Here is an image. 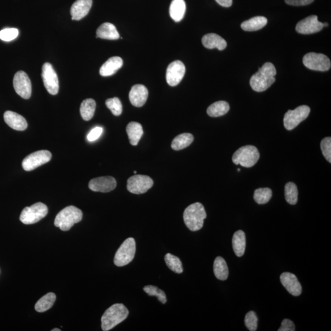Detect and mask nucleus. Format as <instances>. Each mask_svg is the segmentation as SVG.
I'll return each mask as SVG.
<instances>
[{"label":"nucleus","mask_w":331,"mask_h":331,"mask_svg":"<svg viewBox=\"0 0 331 331\" xmlns=\"http://www.w3.org/2000/svg\"><path fill=\"white\" fill-rule=\"evenodd\" d=\"M194 141V137L190 133H183L177 136L172 141L171 147L175 150L187 148Z\"/></svg>","instance_id":"7c9ffc66"},{"label":"nucleus","mask_w":331,"mask_h":331,"mask_svg":"<svg viewBox=\"0 0 331 331\" xmlns=\"http://www.w3.org/2000/svg\"><path fill=\"white\" fill-rule=\"evenodd\" d=\"M186 68L180 60H176L169 65L166 70V81L169 86H177L185 75Z\"/></svg>","instance_id":"4468645a"},{"label":"nucleus","mask_w":331,"mask_h":331,"mask_svg":"<svg viewBox=\"0 0 331 331\" xmlns=\"http://www.w3.org/2000/svg\"><path fill=\"white\" fill-rule=\"evenodd\" d=\"M314 0H285L287 4L292 6H304L311 4Z\"/></svg>","instance_id":"37998d69"},{"label":"nucleus","mask_w":331,"mask_h":331,"mask_svg":"<svg viewBox=\"0 0 331 331\" xmlns=\"http://www.w3.org/2000/svg\"><path fill=\"white\" fill-rule=\"evenodd\" d=\"M144 291L150 296H155L158 298V300L163 304H165L167 302L166 294L162 290L158 288L157 287L152 285L145 286Z\"/></svg>","instance_id":"c9c22d12"},{"label":"nucleus","mask_w":331,"mask_h":331,"mask_svg":"<svg viewBox=\"0 0 331 331\" xmlns=\"http://www.w3.org/2000/svg\"><path fill=\"white\" fill-rule=\"evenodd\" d=\"M230 107L226 101H217L208 108L207 113L209 116L212 117H218L224 116L228 113Z\"/></svg>","instance_id":"c85d7f7f"},{"label":"nucleus","mask_w":331,"mask_h":331,"mask_svg":"<svg viewBox=\"0 0 331 331\" xmlns=\"http://www.w3.org/2000/svg\"><path fill=\"white\" fill-rule=\"evenodd\" d=\"M277 70L272 63L267 62L259 68L250 81L251 88L254 91L262 92L269 89L275 83Z\"/></svg>","instance_id":"f257e3e1"},{"label":"nucleus","mask_w":331,"mask_h":331,"mask_svg":"<svg viewBox=\"0 0 331 331\" xmlns=\"http://www.w3.org/2000/svg\"><path fill=\"white\" fill-rule=\"evenodd\" d=\"M106 105L110 109L114 116H119L122 113V105L121 101L118 98H109L106 101Z\"/></svg>","instance_id":"e433bc0d"},{"label":"nucleus","mask_w":331,"mask_h":331,"mask_svg":"<svg viewBox=\"0 0 331 331\" xmlns=\"http://www.w3.org/2000/svg\"><path fill=\"white\" fill-rule=\"evenodd\" d=\"M202 45L207 49L217 48L222 51L226 48L227 43L225 39L216 34H208L202 39Z\"/></svg>","instance_id":"4be33fe9"},{"label":"nucleus","mask_w":331,"mask_h":331,"mask_svg":"<svg viewBox=\"0 0 331 331\" xmlns=\"http://www.w3.org/2000/svg\"><path fill=\"white\" fill-rule=\"evenodd\" d=\"M153 185L154 181L151 178L144 175H135L127 181L128 190L136 195L146 193Z\"/></svg>","instance_id":"9b49d317"},{"label":"nucleus","mask_w":331,"mask_h":331,"mask_svg":"<svg viewBox=\"0 0 331 331\" xmlns=\"http://www.w3.org/2000/svg\"><path fill=\"white\" fill-rule=\"evenodd\" d=\"M213 272L218 280L225 281L228 278L229 269L226 262L222 257L218 256L213 264Z\"/></svg>","instance_id":"cd10ccee"},{"label":"nucleus","mask_w":331,"mask_h":331,"mask_svg":"<svg viewBox=\"0 0 331 331\" xmlns=\"http://www.w3.org/2000/svg\"><path fill=\"white\" fill-rule=\"evenodd\" d=\"M323 25H324V27L329 26V24H328V23H323Z\"/></svg>","instance_id":"a18cd8bd"},{"label":"nucleus","mask_w":331,"mask_h":331,"mask_svg":"<svg viewBox=\"0 0 331 331\" xmlns=\"http://www.w3.org/2000/svg\"><path fill=\"white\" fill-rule=\"evenodd\" d=\"M295 325L291 320L284 319L278 331H295Z\"/></svg>","instance_id":"79ce46f5"},{"label":"nucleus","mask_w":331,"mask_h":331,"mask_svg":"<svg viewBox=\"0 0 331 331\" xmlns=\"http://www.w3.org/2000/svg\"><path fill=\"white\" fill-rule=\"evenodd\" d=\"M310 113V108L306 105L297 107L294 110H289L284 115V127L288 130L294 129L300 123L307 118Z\"/></svg>","instance_id":"6e6552de"},{"label":"nucleus","mask_w":331,"mask_h":331,"mask_svg":"<svg viewBox=\"0 0 331 331\" xmlns=\"http://www.w3.org/2000/svg\"><path fill=\"white\" fill-rule=\"evenodd\" d=\"M5 123L13 129L24 131L27 128V122L24 117L15 112L7 111L4 113Z\"/></svg>","instance_id":"aec40b11"},{"label":"nucleus","mask_w":331,"mask_h":331,"mask_svg":"<svg viewBox=\"0 0 331 331\" xmlns=\"http://www.w3.org/2000/svg\"><path fill=\"white\" fill-rule=\"evenodd\" d=\"M260 157L258 149L253 146L240 147L232 156V161L236 165L245 168H251L255 165Z\"/></svg>","instance_id":"39448f33"},{"label":"nucleus","mask_w":331,"mask_h":331,"mask_svg":"<svg viewBox=\"0 0 331 331\" xmlns=\"http://www.w3.org/2000/svg\"><path fill=\"white\" fill-rule=\"evenodd\" d=\"M103 131V128L100 127H97L90 131V133L87 135V139L89 142H94L97 140L102 135Z\"/></svg>","instance_id":"a19ab883"},{"label":"nucleus","mask_w":331,"mask_h":331,"mask_svg":"<svg viewBox=\"0 0 331 331\" xmlns=\"http://www.w3.org/2000/svg\"><path fill=\"white\" fill-rule=\"evenodd\" d=\"M258 317L254 311H251L246 314L245 324L249 330L256 331L258 327Z\"/></svg>","instance_id":"4c0bfd02"},{"label":"nucleus","mask_w":331,"mask_h":331,"mask_svg":"<svg viewBox=\"0 0 331 331\" xmlns=\"http://www.w3.org/2000/svg\"><path fill=\"white\" fill-rule=\"evenodd\" d=\"M185 12L186 4L184 0H172L169 8V14L174 21H182Z\"/></svg>","instance_id":"bb28decb"},{"label":"nucleus","mask_w":331,"mask_h":331,"mask_svg":"<svg viewBox=\"0 0 331 331\" xmlns=\"http://www.w3.org/2000/svg\"><path fill=\"white\" fill-rule=\"evenodd\" d=\"M321 148L322 154L325 159L331 163V138L327 137L322 139L321 143Z\"/></svg>","instance_id":"ea45409f"},{"label":"nucleus","mask_w":331,"mask_h":331,"mask_svg":"<svg viewBox=\"0 0 331 331\" xmlns=\"http://www.w3.org/2000/svg\"><path fill=\"white\" fill-rule=\"evenodd\" d=\"M83 219V212L75 206L65 207L57 215L54 225L63 231H68L76 223L80 222Z\"/></svg>","instance_id":"20e7f679"},{"label":"nucleus","mask_w":331,"mask_h":331,"mask_svg":"<svg viewBox=\"0 0 331 331\" xmlns=\"http://www.w3.org/2000/svg\"><path fill=\"white\" fill-rule=\"evenodd\" d=\"M165 261L167 266L171 269L172 271L175 273H182L183 271L182 263L180 259L178 257L173 255V254L168 253L165 257Z\"/></svg>","instance_id":"72a5a7b5"},{"label":"nucleus","mask_w":331,"mask_h":331,"mask_svg":"<svg viewBox=\"0 0 331 331\" xmlns=\"http://www.w3.org/2000/svg\"><path fill=\"white\" fill-rule=\"evenodd\" d=\"M280 281L284 288L292 296H299L302 294V286L296 275L289 272L283 273L280 276Z\"/></svg>","instance_id":"f3484780"},{"label":"nucleus","mask_w":331,"mask_h":331,"mask_svg":"<svg viewBox=\"0 0 331 331\" xmlns=\"http://www.w3.org/2000/svg\"><path fill=\"white\" fill-rule=\"evenodd\" d=\"M272 191L269 188H261L254 191V199L258 204H265L270 200Z\"/></svg>","instance_id":"f704fd0d"},{"label":"nucleus","mask_w":331,"mask_h":331,"mask_svg":"<svg viewBox=\"0 0 331 331\" xmlns=\"http://www.w3.org/2000/svg\"><path fill=\"white\" fill-rule=\"evenodd\" d=\"M207 217L203 205L196 202L190 205L183 213V220L185 225L191 231L200 230L203 227L204 221Z\"/></svg>","instance_id":"7ed1b4c3"},{"label":"nucleus","mask_w":331,"mask_h":331,"mask_svg":"<svg viewBox=\"0 0 331 331\" xmlns=\"http://www.w3.org/2000/svg\"><path fill=\"white\" fill-rule=\"evenodd\" d=\"M136 253V242L132 237L128 238L115 254L114 262L117 267L127 266L133 260Z\"/></svg>","instance_id":"423d86ee"},{"label":"nucleus","mask_w":331,"mask_h":331,"mask_svg":"<svg viewBox=\"0 0 331 331\" xmlns=\"http://www.w3.org/2000/svg\"><path fill=\"white\" fill-rule=\"evenodd\" d=\"M216 2L224 7H231L232 4V0H216Z\"/></svg>","instance_id":"c03bdc74"},{"label":"nucleus","mask_w":331,"mask_h":331,"mask_svg":"<svg viewBox=\"0 0 331 331\" xmlns=\"http://www.w3.org/2000/svg\"><path fill=\"white\" fill-rule=\"evenodd\" d=\"M53 331H60V329H53Z\"/></svg>","instance_id":"49530a36"},{"label":"nucleus","mask_w":331,"mask_h":331,"mask_svg":"<svg viewBox=\"0 0 331 331\" xmlns=\"http://www.w3.org/2000/svg\"><path fill=\"white\" fill-rule=\"evenodd\" d=\"M232 243L234 253L238 257H242L245 253L246 248L245 232L242 230L235 232L233 237H232Z\"/></svg>","instance_id":"393cba45"},{"label":"nucleus","mask_w":331,"mask_h":331,"mask_svg":"<svg viewBox=\"0 0 331 331\" xmlns=\"http://www.w3.org/2000/svg\"><path fill=\"white\" fill-rule=\"evenodd\" d=\"M123 65V60L120 57H111L101 66L100 74L102 76H110L114 75Z\"/></svg>","instance_id":"412c9836"},{"label":"nucleus","mask_w":331,"mask_h":331,"mask_svg":"<svg viewBox=\"0 0 331 331\" xmlns=\"http://www.w3.org/2000/svg\"><path fill=\"white\" fill-rule=\"evenodd\" d=\"M96 109V102L92 98L85 100L81 103L80 113L81 117L86 121L91 120L94 116Z\"/></svg>","instance_id":"2f4dec72"},{"label":"nucleus","mask_w":331,"mask_h":331,"mask_svg":"<svg viewBox=\"0 0 331 331\" xmlns=\"http://www.w3.org/2000/svg\"><path fill=\"white\" fill-rule=\"evenodd\" d=\"M92 5V0H76L71 7L72 20L79 21L89 13Z\"/></svg>","instance_id":"6ab92c4d"},{"label":"nucleus","mask_w":331,"mask_h":331,"mask_svg":"<svg viewBox=\"0 0 331 331\" xmlns=\"http://www.w3.org/2000/svg\"><path fill=\"white\" fill-rule=\"evenodd\" d=\"M134 174H137V172L136 171H134Z\"/></svg>","instance_id":"de8ad7c7"},{"label":"nucleus","mask_w":331,"mask_h":331,"mask_svg":"<svg viewBox=\"0 0 331 331\" xmlns=\"http://www.w3.org/2000/svg\"><path fill=\"white\" fill-rule=\"evenodd\" d=\"M267 19L264 16H256L241 24L242 29L245 31L253 32L260 30L266 26Z\"/></svg>","instance_id":"a878e982"},{"label":"nucleus","mask_w":331,"mask_h":331,"mask_svg":"<svg viewBox=\"0 0 331 331\" xmlns=\"http://www.w3.org/2000/svg\"><path fill=\"white\" fill-rule=\"evenodd\" d=\"M303 64L309 69L326 71L330 70L331 62L329 57L323 54L308 53L303 57Z\"/></svg>","instance_id":"1a4fd4ad"},{"label":"nucleus","mask_w":331,"mask_h":331,"mask_svg":"<svg viewBox=\"0 0 331 331\" xmlns=\"http://www.w3.org/2000/svg\"><path fill=\"white\" fill-rule=\"evenodd\" d=\"M126 131L130 144L134 146H137L144 133L142 125L139 123L131 122L127 125Z\"/></svg>","instance_id":"b1692460"},{"label":"nucleus","mask_w":331,"mask_h":331,"mask_svg":"<svg viewBox=\"0 0 331 331\" xmlns=\"http://www.w3.org/2000/svg\"><path fill=\"white\" fill-rule=\"evenodd\" d=\"M56 299V294L49 292V293L41 298L36 303L35 306V310L39 313L45 312L53 307Z\"/></svg>","instance_id":"c756f323"},{"label":"nucleus","mask_w":331,"mask_h":331,"mask_svg":"<svg viewBox=\"0 0 331 331\" xmlns=\"http://www.w3.org/2000/svg\"><path fill=\"white\" fill-rule=\"evenodd\" d=\"M149 92L144 85L137 84L131 88L129 98L131 104L135 107H142L146 103L148 98Z\"/></svg>","instance_id":"a211bd4d"},{"label":"nucleus","mask_w":331,"mask_h":331,"mask_svg":"<svg viewBox=\"0 0 331 331\" xmlns=\"http://www.w3.org/2000/svg\"><path fill=\"white\" fill-rule=\"evenodd\" d=\"M97 37L102 39L115 40L119 39L120 35L114 25L109 23L101 24L97 30Z\"/></svg>","instance_id":"5701e85b"},{"label":"nucleus","mask_w":331,"mask_h":331,"mask_svg":"<svg viewBox=\"0 0 331 331\" xmlns=\"http://www.w3.org/2000/svg\"><path fill=\"white\" fill-rule=\"evenodd\" d=\"M237 170H238V171L239 172V171H240V169H238Z\"/></svg>","instance_id":"09e8293b"},{"label":"nucleus","mask_w":331,"mask_h":331,"mask_svg":"<svg viewBox=\"0 0 331 331\" xmlns=\"http://www.w3.org/2000/svg\"><path fill=\"white\" fill-rule=\"evenodd\" d=\"M323 27V23L318 21V16L312 15L299 21L296 29L299 34L307 35L320 32Z\"/></svg>","instance_id":"2eb2a0df"},{"label":"nucleus","mask_w":331,"mask_h":331,"mask_svg":"<svg viewBox=\"0 0 331 331\" xmlns=\"http://www.w3.org/2000/svg\"><path fill=\"white\" fill-rule=\"evenodd\" d=\"M117 182L114 177L105 176L95 178L90 180L89 187L95 192L108 193L116 188Z\"/></svg>","instance_id":"dca6fc26"},{"label":"nucleus","mask_w":331,"mask_h":331,"mask_svg":"<svg viewBox=\"0 0 331 331\" xmlns=\"http://www.w3.org/2000/svg\"><path fill=\"white\" fill-rule=\"evenodd\" d=\"M129 311L122 303H116L107 309L101 317V328L103 331L113 329L127 319Z\"/></svg>","instance_id":"f03ea898"},{"label":"nucleus","mask_w":331,"mask_h":331,"mask_svg":"<svg viewBox=\"0 0 331 331\" xmlns=\"http://www.w3.org/2000/svg\"><path fill=\"white\" fill-rule=\"evenodd\" d=\"M15 91L24 99H29L32 95V84L28 75L23 71H19L13 79Z\"/></svg>","instance_id":"ddd939ff"},{"label":"nucleus","mask_w":331,"mask_h":331,"mask_svg":"<svg viewBox=\"0 0 331 331\" xmlns=\"http://www.w3.org/2000/svg\"><path fill=\"white\" fill-rule=\"evenodd\" d=\"M42 76L44 85L49 94L53 95L58 94L59 79L53 66L49 63H45L43 65Z\"/></svg>","instance_id":"f8f14e48"},{"label":"nucleus","mask_w":331,"mask_h":331,"mask_svg":"<svg viewBox=\"0 0 331 331\" xmlns=\"http://www.w3.org/2000/svg\"><path fill=\"white\" fill-rule=\"evenodd\" d=\"M19 30L15 28L4 29L0 31V39L4 42H11L18 37Z\"/></svg>","instance_id":"58836bf2"},{"label":"nucleus","mask_w":331,"mask_h":331,"mask_svg":"<svg viewBox=\"0 0 331 331\" xmlns=\"http://www.w3.org/2000/svg\"><path fill=\"white\" fill-rule=\"evenodd\" d=\"M48 213L47 206L42 202H37L30 207L24 208L19 218L25 225H32L42 220Z\"/></svg>","instance_id":"0eeeda50"},{"label":"nucleus","mask_w":331,"mask_h":331,"mask_svg":"<svg viewBox=\"0 0 331 331\" xmlns=\"http://www.w3.org/2000/svg\"><path fill=\"white\" fill-rule=\"evenodd\" d=\"M51 158V153L48 150H39L27 156L23 161L22 166L25 171H31L48 163Z\"/></svg>","instance_id":"9d476101"},{"label":"nucleus","mask_w":331,"mask_h":331,"mask_svg":"<svg viewBox=\"0 0 331 331\" xmlns=\"http://www.w3.org/2000/svg\"><path fill=\"white\" fill-rule=\"evenodd\" d=\"M284 195L287 202L291 205H296L298 201V192L297 187L296 184L293 182H289L287 183L284 188Z\"/></svg>","instance_id":"473e14b6"}]
</instances>
